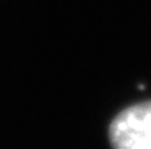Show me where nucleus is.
Wrapping results in <instances>:
<instances>
[{
    "label": "nucleus",
    "mask_w": 151,
    "mask_h": 149,
    "mask_svg": "<svg viewBox=\"0 0 151 149\" xmlns=\"http://www.w3.org/2000/svg\"><path fill=\"white\" fill-rule=\"evenodd\" d=\"M113 149H151V102L122 111L110 126Z\"/></svg>",
    "instance_id": "f257e3e1"
}]
</instances>
